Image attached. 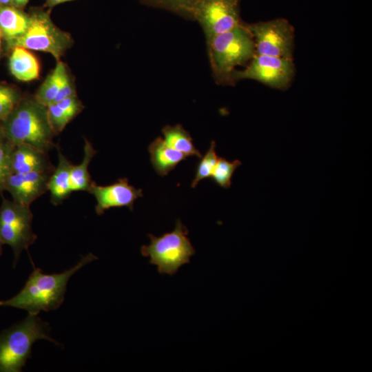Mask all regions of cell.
<instances>
[{"instance_id":"30bf717a","label":"cell","mask_w":372,"mask_h":372,"mask_svg":"<svg viewBox=\"0 0 372 372\" xmlns=\"http://www.w3.org/2000/svg\"><path fill=\"white\" fill-rule=\"evenodd\" d=\"M245 25L253 37L256 54L293 59L294 29L287 19Z\"/></svg>"},{"instance_id":"ba28073f","label":"cell","mask_w":372,"mask_h":372,"mask_svg":"<svg viewBox=\"0 0 372 372\" xmlns=\"http://www.w3.org/2000/svg\"><path fill=\"white\" fill-rule=\"evenodd\" d=\"M187 16L200 23L207 41L241 23L239 0H197Z\"/></svg>"},{"instance_id":"f1b7e54d","label":"cell","mask_w":372,"mask_h":372,"mask_svg":"<svg viewBox=\"0 0 372 372\" xmlns=\"http://www.w3.org/2000/svg\"><path fill=\"white\" fill-rule=\"evenodd\" d=\"M28 1L29 0H12V5L17 8H21L28 3Z\"/></svg>"},{"instance_id":"e0dca14e","label":"cell","mask_w":372,"mask_h":372,"mask_svg":"<svg viewBox=\"0 0 372 372\" xmlns=\"http://www.w3.org/2000/svg\"><path fill=\"white\" fill-rule=\"evenodd\" d=\"M30 16L14 6L0 7V30L9 43L26 31Z\"/></svg>"},{"instance_id":"d6986e66","label":"cell","mask_w":372,"mask_h":372,"mask_svg":"<svg viewBox=\"0 0 372 372\" xmlns=\"http://www.w3.org/2000/svg\"><path fill=\"white\" fill-rule=\"evenodd\" d=\"M165 143L174 149L180 152L187 157L195 156L201 158L200 152L196 148L190 134L181 125H167L163 128Z\"/></svg>"},{"instance_id":"ffe728a7","label":"cell","mask_w":372,"mask_h":372,"mask_svg":"<svg viewBox=\"0 0 372 372\" xmlns=\"http://www.w3.org/2000/svg\"><path fill=\"white\" fill-rule=\"evenodd\" d=\"M65 70L64 64L59 61L36 94L35 99L39 103L45 106L53 103L58 94L61 75Z\"/></svg>"},{"instance_id":"5b68a950","label":"cell","mask_w":372,"mask_h":372,"mask_svg":"<svg viewBox=\"0 0 372 372\" xmlns=\"http://www.w3.org/2000/svg\"><path fill=\"white\" fill-rule=\"evenodd\" d=\"M187 234L186 227L177 220L172 232L160 237L149 234L150 244L141 247V254L150 258L149 263L157 266L160 273L172 276L196 253Z\"/></svg>"},{"instance_id":"f546056e","label":"cell","mask_w":372,"mask_h":372,"mask_svg":"<svg viewBox=\"0 0 372 372\" xmlns=\"http://www.w3.org/2000/svg\"><path fill=\"white\" fill-rule=\"evenodd\" d=\"M6 138L3 132L1 125L0 124V145L6 141Z\"/></svg>"},{"instance_id":"4dcf8cb0","label":"cell","mask_w":372,"mask_h":372,"mask_svg":"<svg viewBox=\"0 0 372 372\" xmlns=\"http://www.w3.org/2000/svg\"><path fill=\"white\" fill-rule=\"evenodd\" d=\"M12 0H0V4L2 6L12 5Z\"/></svg>"},{"instance_id":"9a60e30c","label":"cell","mask_w":372,"mask_h":372,"mask_svg":"<svg viewBox=\"0 0 372 372\" xmlns=\"http://www.w3.org/2000/svg\"><path fill=\"white\" fill-rule=\"evenodd\" d=\"M151 162L155 171L160 176L169 174L187 156L168 145L161 137L156 138L148 147Z\"/></svg>"},{"instance_id":"9c48e42d","label":"cell","mask_w":372,"mask_h":372,"mask_svg":"<svg viewBox=\"0 0 372 372\" xmlns=\"http://www.w3.org/2000/svg\"><path fill=\"white\" fill-rule=\"evenodd\" d=\"M293 59L255 54L251 62L242 70H234L231 81L252 79L274 89L285 90L294 76Z\"/></svg>"},{"instance_id":"3957f363","label":"cell","mask_w":372,"mask_h":372,"mask_svg":"<svg viewBox=\"0 0 372 372\" xmlns=\"http://www.w3.org/2000/svg\"><path fill=\"white\" fill-rule=\"evenodd\" d=\"M48 322L37 315L25 319L0 333V372H19L30 357L32 347L39 340L59 343L50 335Z\"/></svg>"},{"instance_id":"4fadbf2b","label":"cell","mask_w":372,"mask_h":372,"mask_svg":"<svg viewBox=\"0 0 372 372\" xmlns=\"http://www.w3.org/2000/svg\"><path fill=\"white\" fill-rule=\"evenodd\" d=\"M13 174L32 172H53L47 153L26 143L14 146L12 156Z\"/></svg>"},{"instance_id":"277c9868","label":"cell","mask_w":372,"mask_h":372,"mask_svg":"<svg viewBox=\"0 0 372 372\" xmlns=\"http://www.w3.org/2000/svg\"><path fill=\"white\" fill-rule=\"evenodd\" d=\"M207 41L211 65L220 81H231L236 67L251 59L256 54L253 37L242 23Z\"/></svg>"},{"instance_id":"8992f818","label":"cell","mask_w":372,"mask_h":372,"mask_svg":"<svg viewBox=\"0 0 372 372\" xmlns=\"http://www.w3.org/2000/svg\"><path fill=\"white\" fill-rule=\"evenodd\" d=\"M29 16L26 31L9 42L10 46L48 52L59 61L72 43L70 35L56 27L46 11L34 9Z\"/></svg>"},{"instance_id":"6da1fadb","label":"cell","mask_w":372,"mask_h":372,"mask_svg":"<svg viewBox=\"0 0 372 372\" xmlns=\"http://www.w3.org/2000/svg\"><path fill=\"white\" fill-rule=\"evenodd\" d=\"M96 258L90 253L75 266L59 273L45 274L40 269L35 268L23 288L12 298L0 300V306L23 309L32 315H37L42 311L56 309L64 300L67 284L71 276Z\"/></svg>"},{"instance_id":"4316f807","label":"cell","mask_w":372,"mask_h":372,"mask_svg":"<svg viewBox=\"0 0 372 372\" xmlns=\"http://www.w3.org/2000/svg\"><path fill=\"white\" fill-rule=\"evenodd\" d=\"M74 95H76L74 88L65 69L61 75L59 90L53 103H57Z\"/></svg>"},{"instance_id":"ac0fdd59","label":"cell","mask_w":372,"mask_h":372,"mask_svg":"<svg viewBox=\"0 0 372 372\" xmlns=\"http://www.w3.org/2000/svg\"><path fill=\"white\" fill-rule=\"evenodd\" d=\"M83 160L78 165H72L70 173V187L72 192H88L93 181L88 172L89 164L96 154L92 144L85 138Z\"/></svg>"},{"instance_id":"7c38bea8","label":"cell","mask_w":372,"mask_h":372,"mask_svg":"<svg viewBox=\"0 0 372 372\" xmlns=\"http://www.w3.org/2000/svg\"><path fill=\"white\" fill-rule=\"evenodd\" d=\"M52 172H32L12 174L8 179L5 191L13 200L28 206L48 189L49 178Z\"/></svg>"},{"instance_id":"1f68e13d","label":"cell","mask_w":372,"mask_h":372,"mask_svg":"<svg viewBox=\"0 0 372 372\" xmlns=\"http://www.w3.org/2000/svg\"><path fill=\"white\" fill-rule=\"evenodd\" d=\"M3 245H4L3 242L0 239V256L2 254V247H3Z\"/></svg>"},{"instance_id":"cb8c5ba5","label":"cell","mask_w":372,"mask_h":372,"mask_svg":"<svg viewBox=\"0 0 372 372\" xmlns=\"http://www.w3.org/2000/svg\"><path fill=\"white\" fill-rule=\"evenodd\" d=\"M14 146L7 141L0 145V193L5 191L6 182L13 174L12 156Z\"/></svg>"},{"instance_id":"52a82bcc","label":"cell","mask_w":372,"mask_h":372,"mask_svg":"<svg viewBox=\"0 0 372 372\" xmlns=\"http://www.w3.org/2000/svg\"><path fill=\"white\" fill-rule=\"evenodd\" d=\"M32 218L30 206L3 198L0 206V239L12 249L14 265L22 251L37 238L32 229Z\"/></svg>"},{"instance_id":"8fae6325","label":"cell","mask_w":372,"mask_h":372,"mask_svg":"<svg viewBox=\"0 0 372 372\" xmlns=\"http://www.w3.org/2000/svg\"><path fill=\"white\" fill-rule=\"evenodd\" d=\"M88 192L96 200L95 211L98 215L103 214L105 210L112 207H127L132 210L134 201L143 196L142 189L130 185L126 178H120L116 183L106 186L92 182Z\"/></svg>"},{"instance_id":"44dd1931","label":"cell","mask_w":372,"mask_h":372,"mask_svg":"<svg viewBox=\"0 0 372 372\" xmlns=\"http://www.w3.org/2000/svg\"><path fill=\"white\" fill-rule=\"evenodd\" d=\"M47 108L49 121L55 135L61 132L67 124L80 113L76 107L62 102L51 103Z\"/></svg>"},{"instance_id":"484cf974","label":"cell","mask_w":372,"mask_h":372,"mask_svg":"<svg viewBox=\"0 0 372 372\" xmlns=\"http://www.w3.org/2000/svg\"><path fill=\"white\" fill-rule=\"evenodd\" d=\"M21 99L17 92L0 99V122L8 116Z\"/></svg>"},{"instance_id":"2e32d148","label":"cell","mask_w":372,"mask_h":372,"mask_svg":"<svg viewBox=\"0 0 372 372\" xmlns=\"http://www.w3.org/2000/svg\"><path fill=\"white\" fill-rule=\"evenodd\" d=\"M9 68L12 75L21 81H32L39 76L40 65L37 59L28 49L21 47L13 48Z\"/></svg>"},{"instance_id":"d6a6232c","label":"cell","mask_w":372,"mask_h":372,"mask_svg":"<svg viewBox=\"0 0 372 372\" xmlns=\"http://www.w3.org/2000/svg\"><path fill=\"white\" fill-rule=\"evenodd\" d=\"M1 34H1V30H0V45H1Z\"/></svg>"},{"instance_id":"7a4b0ae2","label":"cell","mask_w":372,"mask_h":372,"mask_svg":"<svg viewBox=\"0 0 372 372\" xmlns=\"http://www.w3.org/2000/svg\"><path fill=\"white\" fill-rule=\"evenodd\" d=\"M1 123L6 140L14 145L26 143L45 153L55 147L47 106L35 98L21 99Z\"/></svg>"},{"instance_id":"5bb4252c","label":"cell","mask_w":372,"mask_h":372,"mask_svg":"<svg viewBox=\"0 0 372 372\" xmlns=\"http://www.w3.org/2000/svg\"><path fill=\"white\" fill-rule=\"evenodd\" d=\"M58 163L50 175L48 189L50 200L54 205L61 203L72 192L70 187V173L72 163L61 153L57 147Z\"/></svg>"},{"instance_id":"7402d4cb","label":"cell","mask_w":372,"mask_h":372,"mask_svg":"<svg viewBox=\"0 0 372 372\" xmlns=\"http://www.w3.org/2000/svg\"><path fill=\"white\" fill-rule=\"evenodd\" d=\"M242 165L239 160L229 161L218 157L211 177L215 183L223 188H229L235 170Z\"/></svg>"},{"instance_id":"83f0119b","label":"cell","mask_w":372,"mask_h":372,"mask_svg":"<svg viewBox=\"0 0 372 372\" xmlns=\"http://www.w3.org/2000/svg\"><path fill=\"white\" fill-rule=\"evenodd\" d=\"M72 0H45V6L48 8H52L56 5L70 1Z\"/></svg>"},{"instance_id":"d4e9b609","label":"cell","mask_w":372,"mask_h":372,"mask_svg":"<svg viewBox=\"0 0 372 372\" xmlns=\"http://www.w3.org/2000/svg\"><path fill=\"white\" fill-rule=\"evenodd\" d=\"M147 5L168 9L187 16L192 5L197 0H141Z\"/></svg>"},{"instance_id":"603a6c76","label":"cell","mask_w":372,"mask_h":372,"mask_svg":"<svg viewBox=\"0 0 372 372\" xmlns=\"http://www.w3.org/2000/svg\"><path fill=\"white\" fill-rule=\"evenodd\" d=\"M216 152V143L211 141L209 149L197 165L195 177L192 183V187H195L203 179L211 177L218 160Z\"/></svg>"}]
</instances>
